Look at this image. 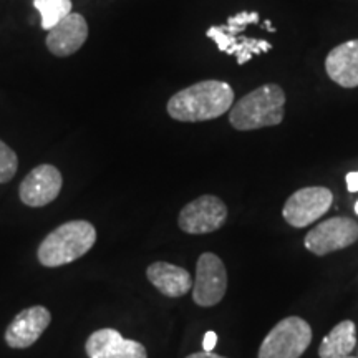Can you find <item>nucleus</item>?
I'll return each instance as SVG.
<instances>
[{
    "mask_svg": "<svg viewBox=\"0 0 358 358\" xmlns=\"http://www.w3.org/2000/svg\"><path fill=\"white\" fill-rule=\"evenodd\" d=\"M19 169V158L10 146L0 140V185L12 181Z\"/></svg>",
    "mask_w": 358,
    "mask_h": 358,
    "instance_id": "f3484780",
    "label": "nucleus"
},
{
    "mask_svg": "<svg viewBox=\"0 0 358 358\" xmlns=\"http://www.w3.org/2000/svg\"><path fill=\"white\" fill-rule=\"evenodd\" d=\"M285 93L279 85H262L241 98L231 108L229 123L237 131L277 127L284 122Z\"/></svg>",
    "mask_w": 358,
    "mask_h": 358,
    "instance_id": "f03ea898",
    "label": "nucleus"
},
{
    "mask_svg": "<svg viewBox=\"0 0 358 358\" xmlns=\"http://www.w3.org/2000/svg\"><path fill=\"white\" fill-rule=\"evenodd\" d=\"M96 243V229L88 221H69L52 231L38 245L37 257L43 267H60L78 261Z\"/></svg>",
    "mask_w": 358,
    "mask_h": 358,
    "instance_id": "7ed1b4c3",
    "label": "nucleus"
},
{
    "mask_svg": "<svg viewBox=\"0 0 358 358\" xmlns=\"http://www.w3.org/2000/svg\"><path fill=\"white\" fill-rule=\"evenodd\" d=\"M358 241V222L350 217H332L307 232L303 245L313 256H327L350 248Z\"/></svg>",
    "mask_w": 358,
    "mask_h": 358,
    "instance_id": "423d86ee",
    "label": "nucleus"
},
{
    "mask_svg": "<svg viewBox=\"0 0 358 358\" xmlns=\"http://www.w3.org/2000/svg\"><path fill=\"white\" fill-rule=\"evenodd\" d=\"M88 358H148L143 343L124 338L115 329H100L90 335L85 343Z\"/></svg>",
    "mask_w": 358,
    "mask_h": 358,
    "instance_id": "9b49d317",
    "label": "nucleus"
},
{
    "mask_svg": "<svg viewBox=\"0 0 358 358\" xmlns=\"http://www.w3.org/2000/svg\"><path fill=\"white\" fill-rule=\"evenodd\" d=\"M146 277L158 292L171 299L191 292L194 284V279L186 268L169 262H153L146 268Z\"/></svg>",
    "mask_w": 358,
    "mask_h": 358,
    "instance_id": "4468645a",
    "label": "nucleus"
},
{
    "mask_svg": "<svg viewBox=\"0 0 358 358\" xmlns=\"http://www.w3.org/2000/svg\"><path fill=\"white\" fill-rule=\"evenodd\" d=\"M312 342V329L302 317H285L266 335L257 358H301Z\"/></svg>",
    "mask_w": 358,
    "mask_h": 358,
    "instance_id": "20e7f679",
    "label": "nucleus"
},
{
    "mask_svg": "<svg viewBox=\"0 0 358 358\" xmlns=\"http://www.w3.org/2000/svg\"><path fill=\"white\" fill-rule=\"evenodd\" d=\"M52 322V313L43 306H34L22 310L8 324L6 330V343L10 348L32 347Z\"/></svg>",
    "mask_w": 358,
    "mask_h": 358,
    "instance_id": "9d476101",
    "label": "nucleus"
},
{
    "mask_svg": "<svg viewBox=\"0 0 358 358\" xmlns=\"http://www.w3.org/2000/svg\"><path fill=\"white\" fill-rule=\"evenodd\" d=\"M334 194L329 187L324 186H308L295 191L285 201L282 216L289 226L302 227L317 222L324 214L332 208Z\"/></svg>",
    "mask_w": 358,
    "mask_h": 358,
    "instance_id": "39448f33",
    "label": "nucleus"
},
{
    "mask_svg": "<svg viewBox=\"0 0 358 358\" xmlns=\"http://www.w3.org/2000/svg\"><path fill=\"white\" fill-rule=\"evenodd\" d=\"M216 343H217V335H216V332H213V330H209V332H206L204 340H203V348H204V352H214V347H216Z\"/></svg>",
    "mask_w": 358,
    "mask_h": 358,
    "instance_id": "a211bd4d",
    "label": "nucleus"
},
{
    "mask_svg": "<svg viewBox=\"0 0 358 358\" xmlns=\"http://www.w3.org/2000/svg\"><path fill=\"white\" fill-rule=\"evenodd\" d=\"M347 189L350 192L358 191V171H352L347 174Z\"/></svg>",
    "mask_w": 358,
    "mask_h": 358,
    "instance_id": "6ab92c4d",
    "label": "nucleus"
},
{
    "mask_svg": "<svg viewBox=\"0 0 358 358\" xmlns=\"http://www.w3.org/2000/svg\"><path fill=\"white\" fill-rule=\"evenodd\" d=\"M88 38V24L83 15L71 12L48 32L47 48L55 57L77 53Z\"/></svg>",
    "mask_w": 358,
    "mask_h": 358,
    "instance_id": "f8f14e48",
    "label": "nucleus"
},
{
    "mask_svg": "<svg viewBox=\"0 0 358 358\" xmlns=\"http://www.w3.org/2000/svg\"><path fill=\"white\" fill-rule=\"evenodd\" d=\"M357 345V324L353 320L340 322L325 335L319 347L320 358H345Z\"/></svg>",
    "mask_w": 358,
    "mask_h": 358,
    "instance_id": "2eb2a0df",
    "label": "nucleus"
},
{
    "mask_svg": "<svg viewBox=\"0 0 358 358\" xmlns=\"http://www.w3.org/2000/svg\"><path fill=\"white\" fill-rule=\"evenodd\" d=\"M345 358H358V357H345Z\"/></svg>",
    "mask_w": 358,
    "mask_h": 358,
    "instance_id": "4be33fe9",
    "label": "nucleus"
},
{
    "mask_svg": "<svg viewBox=\"0 0 358 358\" xmlns=\"http://www.w3.org/2000/svg\"><path fill=\"white\" fill-rule=\"evenodd\" d=\"M234 90L221 80H204L169 98L166 110L173 120L182 123H199L216 120L231 110Z\"/></svg>",
    "mask_w": 358,
    "mask_h": 358,
    "instance_id": "f257e3e1",
    "label": "nucleus"
},
{
    "mask_svg": "<svg viewBox=\"0 0 358 358\" xmlns=\"http://www.w3.org/2000/svg\"><path fill=\"white\" fill-rule=\"evenodd\" d=\"M227 290V271L222 259L213 252L201 254L192 284V301L199 307H213L222 301Z\"/></svg>",
    "mask_w": 358,
    "mask_h": 358,
    "instance_id": "6e6552de",
    "label": "nucleus"
},
{
    "mask_svg": "<svg viewBox=\"0 0 358 358\" xmlns=\"http://www.w3.org/2000/svg\"><path fill=\"white\" fill-rule=\"evenodd\" d=\"M62 186L64 178L58 168L52 164H40L22 181L19 189L20 201L30 208H43L58 198Z\"/></svg>",
    "mask_w": 358,
    "mask_h": 358,
    "instance_id": "1a4fd4ad",
    "label": "nucleus"
},
{
    "mask_svg": "<svg viewBox=\"0 0 358 358\" xmlns=\"http://www.w3.org/2000/svg\"><path fill=\"white\" fill-rule=\"evenodd\" d=\"M355 213H357V214H358V203H357V204H355Z\"/></svg>",
    "mask_w": 358,
    "mask_h": 358,
    "instance_id": "412c9836",
    "label": "nucleus"
},
{
    "mask_svg": "<svg viewBox=\"0 0 358 358\" xmlns=\"http://www.w3.org/2000/svg\"><path fill=\"white\" fill-rule=\"evenodd\" d=\"M329 78L343 88L358 87V38L337 45L325 58Z\"/></svg>",
    "mask_w": 358,
    "mask_h": 358,
    "instance_id": "ddd939ff",
    "label": "nucleus"
},
{
    "mask_svg": "<svg viewBox=\"0 0 358 358\" xmlns=\"http://www.w3.org/2000/svg\"><path fill=\"white\" fill-rule=\"evenodd\" d=\"M34 6L42 17V29L48 32L71 13V0H34Z\"/></svg>",
    "mask_w": 358,
    "mask_h": 358,
    "instance_id": "dca6fc26",
    "label": "nucleus"
},
{
    "mask_svg": "<svg viewBox=\"0 0 358 358\" xmlns=\"http://www.w3.org/2000/svg\"><path fill=\"white\" fill-rule=\"evenodd\" d=\"M227 208L217 196L204 194L181 209L178 217L179 229L187 234H211L226 224Z\"/></svg>",
    "mask_w": 358,
    "mask_h": 358,
    "instance_id": "0eeeda50",
    "label": "nucleus"
},
{
    "mask_svg": "<svg viewBox=\"0 0 358 358\" xmlns=\"http://www.w3.org/2000/svg\"><path fill=\"white\" fill-rule=\"evenodd\" d=\"M186 358H226L222 355H217V353L214 352H198V353H191V355H187Z\"/></svg>",
    "mask_w": 358,
    "mask_h": 358,
    "instance_id": "aec40b11",
    "label": "nucleus"
}]
</instances>
